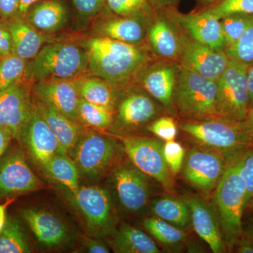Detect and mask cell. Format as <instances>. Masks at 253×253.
<instances>
[{"label": "cell", "instance_id": "d6a6232c", "mask_svg": "<svg viewBox=\"0 0 253 253\" xmlns=\"http://www.w3.org/2000/svg\"><path fill=\"white\" fill-rule=\"evenodd\" d=\"M150 41L158 54L165 57H174L178 52L177 40L172 29L164 21H158L151 27Z\"/></svg>", "mask_w": 253, "mask_h": 253}, {"label": "cell", "instance_id": "8d00e7d4", "mask_svg": "<svg viewBox=\"0 0 253 253\" xmlns=\"http://www.w3.org/2000/svg\"><path fill=\"white\" fill-rule=\"evenodd\" d=\"M226 54L231 60L253 64V23L246 28L239 41L226 48Z\"/></svg>", "mask_w": 253, "mask_h": 253}, {"label": "cell", "instance_id": "7402d4cb", "mask_svg": "<svg viewBox=\"0 0 253 253\" xmlns=\"http://www.w3.org/2000/svg\"><path fill=\"white\" fill-rule=\"evenodd\" d=\"M108 237H110L109 246L115 253H160L154 240L144 231L129 224H121Z\"/></svg>", "mask_w": 253, "mask_h": 253}, {"label": "cell", "instance_id": "52a82bcc", "mask_svg": "<svg viewBox=\"0 0 253 253\" xmlns=\"http://www.w3.org/2000/svg\"><path fill=\"white\" fill-rule=\"evenodd\" d=\"M217 82L184 68L176 91L178 109L186 117L199 121L218 118Z\"/></svg>", "mask_w": 253, "mask_h": 253}, {"label": "cell", "instance_id": "4316f807", "mask_svg": "<svg viewBox=\"0 0 253 253\" xmlns=\"http://www.w3.org/2000/svg\"><path fill=\"white\" fill-rule=\"evenodd\" d=\"M21 219L16 216L7 217L4 229L0 231V253H29L33 251Z\"/></svg>", "mask_w": 253, "mask_h": 253}, {"label": "cell", "instance_id": "74e56055", "mask_svg": "<svg viewBox=\"0 0 253 253\" xmlns=\"http://www.w3.org/2000/svg\"><path fill=\"white\" fill-rule=\"evenodd\" d=\"M208 11L219 19L232 14L253 16V0H222Z\"/></svg>", "mask_w": 253, "mask_h": 253}, {"label": "cell", "instance_id": "f1b7e54d", "mask_svg": "<svg viewBox=\"0 0 253 253\" xmlns=\"http://www.w3.org/2000/svg\"><path fill=\"white\" fill-rule=\"evenodd\" d=\"M74 80L82 99L113 109L114 99L112 91L104 80L98 77H78Z\"/></svg>", "mask_w": 253, "mask_h": 253}, {"label": "cell", "instance_id": "d4e9b609", "mask_svg": "<svg viewBox=\"0 0 253 253\" xmlns=\"http://www.w3.org/2000/svg\"><path fill=\"white\" fill-rule=\"evenodd\" d=\"M156 113L154 102L144 95H129L118 109V120L123 126H135L149 121Z\"/></svg>", "mask_w": 253, "mask_h": 253}, {"label": "cell", "instance_id": "d590c367", "mask_svg": "<svg viewBox=\"0 0 253 253\" xmlns=\"http://www.w3.org/2000/svg\"><path fill=\"white\" fill-rule=\"evenodd\" d=\"M232 158L235 160L240 175L246 186V209L253 204V147L248 148Z\"/></svg>", "mask_w": 253, "mask_h": 253}, {"label": "cell", "instance_id": "44dd1931", "mask_svg": "<svg viewBox=\"0 0 253 253\" xmlns=\"http://www.w3.org/2000/svg\"><path fill=\"white\" fill-rule=\"evenodd\" d=\"M6 23L11 35L14 54L25 60L33 59L42 49L44 38L23 18L14 16L6 20Z\"/></svg>", "mask_w": 253, "mask_h": 253}, {"label": "cell", "instance_id": "d6986e66", "mask_svg": "<svg viewBox=\"0 0 253 253\" xmlns=\"http://www.w3.org/2000/svg\"><path fill=\"white\" fill-rule=\"evenodd\" d=\"M33 100L50 129L57 139L60 154L68 155L83 134L81 126L78 123L71 121L49 105L37 98Z\"/></svg>", "mask_w": 253, "mask_h": 253}, {"label": "cell", "instance_id": "6da1fadb", "mask_svg": "<svg viewBox=\"0 0 253 253\" xmlns=\"http://www.w3.org/2000/svg\"><path fill=\"white\" fill-rule=\"evenodd\" d=\"M85 50L91 74L111 83L127 79L145 61L138 48L108 37L89 40Z\"/></svg>", "mask_w": 253, "mask_h": 253}, {"label": "cell", "instance_id": "83f0119b", "mask_svg": "<svg viewBox=\"0 0 253 253\" xmlns=\"http://www.w3.org/2000/svg\"><path fill=\"white\" fill-rule=\"evenodd\" d=\"M174 85L175 71L170 67H163L151 71L144 80L146 90L166 106L172 101Z\"/></svg>", "mask_w": 253, "mask_h": 253}, {"label": "cell", "instance_id": "c3c4849f", "mask_svg": "<svg viewBox=\"0 0 253 253\" xmlns=\"http://www.w3.org/2000/svg\"><path fill=\"white\" fill-rule=\"evenodd\" d=\"M237 252L241 253H253V243L249 236L241 238L237 244Z\"/></svg>", "mask_w": 253, "mask_h": 253}, {"label": "cell", "instance_id": "2e32d148", "mask_svg": "<svg viewBox=\"0 0 253 253\" xmlns=\"http://www.w3.org/2000/svg\"><path fill=\"white\" fill-rule=\"evenodd\" d=\"M33 92L37 99L80 123L78 110L81 96L74 79L51 78L37 82L33 85Z\"/></svg>", "mask_w": 253, "mask_h": 253}, {"label": "cell", "instance_id": "db71d44e", "mask_svg": "<svg viewBox=\"0 0 253 253\" xmlns=\"http://www.w3.org/2000/svg\"><path fill=\"white\" fill-rule=\"evenodd\" d=\"M249 236L250 239L252 240L253 243V223L252 226H251V229H250Z\"/></svg>", "mask_w": 253, "mask_h": 253}, {"label": "cell", "instance_id": "f35d334b", "mask_svg": "<svg viewBox=\"0 0 253 253\" xmlns=\"http://www.w3.org/2000/svg\"><path fill=\"white\" fill-rule=\"evenodd\" d=\"M163 152L172 175L179 173L186 156L182 145L174 140L166 141L163 144Z\"/></svg>", "mask_w": 253, "mask_h": 253}, {"label": "cell", "instance_id": "cb8c5ba5", "mask_svg": "<svg viewBox=\"0 0 253 253\" xmlns=\"http://www.w3.org/2000/svg\"><path fill=\"white\" fill-rule=\"evenodd\" d=\"M42 168L52 180L70 192H76L81 186V174L76 163L69 155L58 153Z\"/></svg>", "mask_w": 253, "mask_h": 253}, {"label": "cell", "instance_id": "9c48e42d", "mask_svg": "<svg viewBox=\"0 0 253 253\" xmlns=\"http://www.w3.org/2000/svg\"><path fill=\"white\" fill-rule=\"evenodd\" d=\"M42 187L21 146L17 143L9 148L0 161V200L17 198Z\"/></svg>", "mask_w": 253, "mask_h": 253}, {"label": "cell", "instance_id": "5b68a950", "mask_svg": "<svg viewBox=\"0 0 253 253\" xmlns=\"http://www.w3.org/2000/svg\"><path fill=\"white\" fill-rule=\"evenodd\" d=\"M67 199L81 214L88 235L108 237L116 227V217L111 194L106 188L92 185L80 186L75 193L66 189Z\"/></svg>", "mask_w": 253, "mask_h": 253}, {"label": "cell", "instance_id": "b9f144b4", "mask_svg": "<svg viewBox=\"0 0 253 253\" xmlns=\"http://www.w3.org/2000/svg\"><path fill=\"white\" fill-rule=\"evenodd\" d=\"M106 0H73L80 14L83 16H93L102 9Z\"/></svg>", "mask_w": 253, "mask_h": 253}, {"label": "cell", "instance_id": "7c38bea8", "mask_svg": "<svg viewBox=\"0 0 253 253\" xmlns=\"http://www.w3.org/2000/svg\"><path fill=\"white\" fill-rule=\"evenodd\" d=\"M226 165L225 158L214 150L194 149L184 158L182 172L191 185L211 192L217 186Z\"/></svg>", "mask_w": 253, "mask_h": 253}, {"label": "cell", "instance_id": "7bdbcfd3", "mask_svg": "<svg viewBox=\"0 0 253 253\" xmlns=\"http://www.w3.org/2000/svg\"><path fill=\"white\" fill-rule=\"evenodd\" d=\"M14 53L12 41L6 20L4 22L0 21V58L4 57Z\"/></svg>", "mask_w": 253, "mask_h": 253}, {"label": "cell", "instance_id": "e575fe53", "mask_svg": "<svg viewBox=\"0 0 253 253\" xmlns=\"http://www.w3.org/2000/svg\"><path fill=\"white\" fill-rule=\"evenodd\" d=\"M221 28L226 47L232 46L239 41L246 28L253 23V16L232 14L221 18Z\"/></svg>", "mask_w": 253, "mask_h": 253}, {"label": "cell", "instance_id": "7a4b0ae2", "mask_svg": "<svg viewBox=\"0 0 253 253\" xmlns=\"http://www.w3.org/2000/svg\"><path fill=\"white\" fill-rule=\"evenodd\" d=\"M246 186L234 158L226 160L224 172L214 192L216 212L224 244L234 249L244 236L242 217L245 210Z\"/></svg>", "mask_w": 253, "mask_h": 253}, {"label": "cell", "instance_id": "bcb514c9", "mask_svg": "<svg viewBox=\"0 0 253 253\" xmlns=\"http://www.w3.org/2000/svg\"><path fill=\"white\" fill-rule=\"evenodd\" d=\"M13 141H15L12 132L6 128L0 126V161L11 147Z\"/></svg>", "mask_w": 253, "mask_h": 253}, {"label": "cell", "instance_id": "ee69618b", "mask_svg": "<svg viewBox=\"0 0 253 253\" xmlns=\"http://www.w3.org/2000/svg\"><path fill=\"white\" fill-rule=\"evenodd\" d=\"M97 238H86L82 245L83 252L89 253H109L110 249L109 245L105 244L102 241Z\"/></svg>", "mask_w": 253, "mask_h": 253}, {"label": "cell", "instance_id": "f6af8a7d", "mask_svg": "<svg viewBox=\"0 0 253 253\" xmlns=\"http://www.w3.org/2000/svg\"><path fill=\"white\" fill-rule=\"evenodd\" d=\"M19 0H0V16L4 20L17 15Z\"/></svg>", "mask_w": 253, "mask_h": 253}, {"label": "cell", "instance_id": "60d3db41", "mask_svg": "<svg viewBox=\"0 0 253 253\" xmlns=\"http://www.w3.org/2000/svg\"><path fill=\"white\" fill-rule=\"evenodd\" d=\"M110 9L121 16L136 14L146 6V0H106Z\"/></svg>", "mask_w": 253, "mask_h": 253}, {"label": "cell", "instance_id": "7dc6e473", "mask_svg": "<svg viewBox=\"0 0 253 253\" xmlns=\"http://www.w3.org/2000/svg\"><path fill=\"white\" fill-rule=\"evenodd\" d=\"M16 199L17 198H11V199L6 200L3 204H0V231L4 229L6 221H7L8 217H6V210H7L10 205L14 202Z\"/></svg>", "mask_w": 253, "mask_h": 253}, {"label": "cell", "instance_id": "277c9868", "mask_svg": "<svg viewBox=\"0 0 253 253\" xmlns=\"http://www.w3.org/2000/svg\"><path fill=\"white\" fill-rule=\"evenodd\" d=\"M180 127L203 146L222 155L226 161L253 147V138L242 122L216 118L182 123Z\"/></svg>", "mask_w": 253, "mask_h": 253}, {"label": "cell", "instance_id": "8fae6325", "mask_svg": "<svg viewBox=\"0 0 253 253\" xmlns=\"http://www.w3.org/2000/svg\"><path fill=\"white\" fill-rule=\"evenodd\" d=\"M148 176L131 162L121 163L113 169L111 179L118 201L128 212H141L149 199Z\"/></svg>", "mask_w": 253, "mask_h": 253}, {"label": "cell", "instance_id": "816d5d0a", "mask_svg": "<svg viewBox=\"0 0 253 253\" xmlns=\"http://www.w3.org/2000/svg\"><path fill=\"white\" fill-rule=\"evenodd\" d=\"M242 123L249 135L253 138V106L250 108L247 116Z\"/></svg>", "mask_w": 253, "mask_h": 253}, {"label": "cell", "instance_id": "484cf974", "mask_svg": "<svg viewBox=\"0 0 253 253\" xmlns=\"http://www.w3.org/2000/svg\"><path fill=\"white\" fill-rule=\"evenodd\" d=\"M151 211L155 217L183 229L191 222V212L184 199L170 196L158 198L151 202Z\"/></svg>", "mask_w": 253, "mask_h": 253}, {"label": "cell", "instance_id": "3957f363", "mask_svg": "<svg viewBox=\"0 0 253 253\" xmlns=\"http://www.w3.org/2000/svg\"><path fill=\"white\" fill-rule=\"evenodd\" d=\"M87 69L85 49L71 43L56 42L43 46L27 63L24 78L36 83L51 78L75 79Z\"/></svg>", "mask_w": 253, "mask_h": 253}, {"label": "cell", "instance_id": "ab89813d", "mask_svg": "<svg viewBox=\"0 0 253 253\" xmlns=\"http://www.w3.org/2000/svg\"><path fill=\"white\" fill-rule=\"evenodd\" d=\"M149 130L166 141H173L177 134V127L172 118H159L149 126Z\"/></svg>", "mask_w": 253, "mask_h": 253}, {"label": "cell", "instance_id": "11a10c76", "mask_svg": "<svg viewBox=\"0 0 253 253\" xmlns=\"http://www.w3.org/2000/svg\"><path fill=\"white\" fill-rule=\"evenodd\" d=\"M250 208H252V211H253V204H252V206H251V207H250Z\"/></svg>", "mask_w": 253, "mask_h": 253}, {"label": "cell", "instance_id": "f907efd6", "mask_svg": "<svg viewBox=\"0 0 253 253\" xmlns=\"http://www.w3.org/2000/svg\"><path fill=\"white\" fill-rule=\"evenodd\" d=\"M247 84L249 94L250 108L253 106V64L250 65L248 68Z\"/></svg>", "mask_w": 253, "mask_h": 253}, {"label": "cell", "instance_id": "4fadbf2b", "mask_svg": "<svg viewBox=\"0 0 253 253\" xmlns=\"http://www.w3.org/2000/svg\"><path fill=\"white\" fill-rule=\"evenodd\" d=\"M35 105L31 118L15 141L26 155L42 168L55 154L59 153V144Z\"/></svg>", "mask_w": 253, "mask_h": 253}, {"label": "cell", "instance_id": "ba28073f", "mask_svg": "<svg viewBox=\"0 0 253 253\" xmlns=\"http://www.w3.org/2000/svg\"><path fill=\"white\" fill-rule=\"evenodd\" d=\"M249 65L229 60L217 82L218 118L243 122L250 109L247 72Z\"/></svg>", "mask_w": 253, "mask_h": 253}, {"label": "cell", "instance_id": "9a60e30c", "mask_svg": "<svg viewBox=\"0 0 253 253\" xmlns=\"http://www.w3.org/2000/svg\"><path fill=\"white\" fill-rule=\"evenodd\" d=\"M20 214L38 242L44 247H59L67 243L71 237V231L66 223L55 213L44 208H23Z\"/></svg>", "mask_w": 253, "mask_h": 253}, {"label": "cell", "instance_id": "30bf717a", "mask_svg": "<svg viewBox=\"0 0 253 253\" xmlns=\"http://www.w3.org/2000/svg\"><path fill=\"white\" fill-rule=\"evenodd\" d=\"M123 151L138 169L161 183L165 188L172 185V173L163 156L162 143L137 136L121 137Z\"/></svg>", "mask_w": 253, "mask_h": 253}, {"label": "cell", "instance_id": "5bb4252c", "mask_svg": "<svg viewBox=\"0 0 253 253\" xmlns=\"http://www.w3.org/2000/svg\"><path fill=\"white\" fill-rule=\"evenodd\" d=\"M35 106L29 87L22 81L0 91V126L9 129L16 140Z\"/></svg>", "mask_w": 253, "mask_h": 253}, {"label": "cell", "instance_id": "e0dca14e", "mask_svg": "<svg viewBox=\"0 0 253 253\" xmlns=\"http://www.w3.org/2000/svg\"><path fill=\"white\" fill-rule=\"evenodd\" d=\"M229 60L226 52L213 49L198 42L190 43L183 56L184 68L214 82H217L225 71Z\"/></svg>", "mask_w": 253, "mask_h": 253}, {"label": "cell", "instance_id": "603a6c76", "mask_svg": "<svg viewBox=\"0 0 253 253\" xmlns=\"http://www.w3.org/2000/svg\"><path fill=\"white\" fill-rule=\"evenodd\" d=\"M67 18V11L61 1L48 0L37 5L30 11L28 21L40 31L51 33L63 27Z\"/></svg>", "mask_w": 253, "mask_h": 253}, {"label": "cell", "instance_id": "f5cc1de1", "mask_svg": "<svg viewBox=\"0 0 253 253\" xmlns=\"http://www.w3.org/2000/svg\"><path fill=\"white\" fill-rule=\"evenodd\" d=\"M151 1L153 4L158 5V6H166L174 2V0H148Z\"/></svg>", "mask_w": 253, "mask_h": 253}, {"label": "cell", "instance_id": "8992f818", "mask_svg": "<svg viewBox=\"0 0 253 253\" xmlns=\"http://www.w3.org/2000/svg\"><path fill=\"white\" fill-rule=\"evenodd\" d=\"M123 149L111 137L94 132L83 133L68 155L76 163L81 176L95 181L114 166Z\"/></svg>", "mask_w": 253, "mask_h": 253}, {"label": "cell", "instance_id": "ac0fdd59", "mask_svg": "<svg viewBox=\"0 0 253 253\" xmlns=\"http://www.w3.org/2000/svg\"><path fill=\"white\" fill-rule=\"evenodd\" d=\"M191 212V222L195 231L207 243L214 253L224 251V242L217 212L203 200L188 196L184 199Z\"/></svg>", "mask_w": 253, "mask_h": 253}, {"label": "cell", "instance_id": "f546056e", "mask_svg": "<svg viewBox=\"0 0 253 253\" xmlns=\"http://www.w3.org/2000/svg\"><path fill=\"white\" fill-rule=\"evenodd\" d=\"M100 32L105 37L127 44L140 41L144 34L140 23L131 18L108 21L101 26Z\"/></svg>", "mask_w": 253, "mask_h": 253}, {"label": "cell", "instance_id": "1f68e13d", "mask_svg": "<svg viewBox=\"0 0 253 253\" xmlns=\"http://www.w3.org/2000/svg\"><path fill=\"white\" fill-rule=\"evenodd\" d=\"M78 112L80 123L96 129H106L113 123V110L92 104L82 98L80 99Z\"/></svg>", "mask_w": 253, "mask_h": 253}, {"label": "cell", "instance_id": "836d02e7", "mask_svg": "<svg viewBox=\"0 0 253 253\" xmlns=\"http://www.w3.org/2000/svg\"><path fill=\"white\" fill-rule=\"evenodd\" d=\"M26 60L14 54L0 58V91L4 90L24 77Z\"/></svg>", "mask_w": 253, "mask_h": 253}, {"label": "cell", "instance_id": "681fc988", "mask_svg": "<svg viewBox=\"0 0 253 253\" xmlns=\"http://www.w3.org/2000/svg\"><path fill=\"white\" fill-rule=\"evenodd\" d=\"M38 1L39 0H19V6H18V13L16 16L24 18L32 5L34 4Z\"/></svg>", "mask_w": 253, "mask_h": 253}, {"label": "cell", "instance_id": "4dcf8cb0", "mask_svg": "<svg viewBox=\"0 0 253 253\" xmlns=\"http://www.w3.org/2000/svg\"><path fill=\"white\" fill-rule=\"evenodd\" d=\"M142 224L151 235L165 246H177L186 240L185 233L180 228L161 218L155 216L146 218Z\"/></svg>", "mask_w": 253, "mask_h": 253}, {"label": "cell", "instance_id": "ffe728a7", "mask_svg": "<svg viewBox=\"0 0 253 253\" xmlns=\"http://www.w3.org/2000/svg\"><path fill=\"white\" fill-rule=\"evenodd\" d=\"M181 21L198 42L215 50L226 47L220 19L208 10L200 14L184 16Z\"/></svg>", "mask_w": 253, "mask_h": 253}]
</instances>
